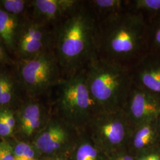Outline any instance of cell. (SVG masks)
Returning <instances> with one entry per match:
<instances>
[{"label": "cell", "instance_id": "3957f363", "mask_svg": "<svg viewBox=\"0 0 160 160\" xmlns=\"http://www.w3.org/2000/svg\"><path fill=\"white\" fill-rule=\"evenodd\" d=\"M85 73L88 90L100 112L123 110L133 86L131 69L96 57Z\"/></svg>", "mask_w": 160, "mask_h": 160}, {"label": "cell", "instance_id": "83f0119b", "mask_svg": "<svg viewBox=\"0 0 160 160\" xmlns=\"http://www.w3.org/2000/svg\"><path fill=\"white\" fill-rule=\"evenodd\" d=\"M157 131H158V134L160 137V114L157 119Z\"/></svg>", "mask_w": 160, "mask_h": 160}, {"label": "cell", "instance_id": "9c48e42d", "mask_svg": "<svg viewBox=\"0 0 160 160\" xmlns=\"http://www.w3.org/2000/svg\"><path fill=\"white\" fill-rule=\"evenodd\" d=\"M80 132L61 118L49 119L36 138V148L44 154H52L61 148L74 133Z\"/></svg>", "mask_w": 160, "mask_h": 160}, {"label": "cell", "instance_id": "cb8c5ba5", "mask_svg": "<svg viewBox=\"0 0 160 160\" xmlns=\"http://www.w3.org/2000/svg\"><path fill=\"white\" fill-rule=\"evenodd\" d=\"M6 50V47L0 40V64L8 63L10 61Z\"/></svg>", "mask_w": 160, "mask_h": 160}, {"label": "cell", "instance_id": "5b68a950", "mask_svg": "<svg viewBox=\"0 0 160 160\" xmlns=\"http://www.w3.org/2000/svg\"><path fill=\"white\" fill-rule=\"evenodd\" d=\"M133 129L124 110H120L98 113L84 131L109 158L125 153Z\"/></svg>", "mask_w": 160, "mask_h": 160}, {"label": "cell", "instance_id": "d4e9b609", "mask_svg": "<svg viewBox=\"0 0 160 160\" xmlns=\"http://www.w3.org/2000/svg\"><path fill=\"white\" fill-rule=\"evenodd\" d=\"M108 160H136L135 158L129 154L125 153L122 154L118 155L111 158H109Z\"/></svg>", "mask_w": 160, "mask_h": 160}, {"label": "cell", "instance_id": "7c38bea8", "mask_svg": "<svg viewBox=\"0 0 160 160\" xmlns=\"http://www.w3.org/2000/svg\"><path fill=\"white\" fill-rule=\"evenodd\" d=\"M43 110L38 102H30L23 106L18 116L20 131L27 137L31 136L42 125Z\"/></svg>", "mask_w": 160, "mask_h": 160}, {"label": "cell", "instance_id": "7a4b0ae2", "mask_svg": "<svg viewBox=\"0 0 160 160\" xmlns=\"http://www.w3.org/2000/svg\"><path fill=\"white\" fill-rule=\"evenodd\" d=\"M97 19L82 0L68 16L54 28L53 51L63 78L86 69L96 57L95 34Z\"/></svg>", "mask_w": 160, "mask_h": 160}, {"label": "cell", "instance_id": "ac0fdd59", "mask_svg": "<svg viewBox=\"0 0 160 160\" xmlns=\"http://www.w3.org/2000/svg\"><path fill=\"white\" fill-rule=\"evenodd\" d=\"M128 8L142 14L147 20L160 14V0H128Z\"/></svg>", "mask_w": 160, "mask_h": 160}, {"label": "cell", "instance_id": "277c9868", "mask_svg": "<svg viewBox=\"0 0 160 160\" xmlns=\"http://www.w3.org/2000/svg\"><path fill=\"white\" fill-rule=\"evenodd\" d=\"M61 118L80 131L100 112L88 88L85 70L63 78L55 87Z\"/></svg>", "mask_w": 160, "mask_h": 160}, {"label": "cell", "instance_id": "52a82bcc", "mask_svg": "<svg viewBox=\"0 0 160 160\" xmlns=\"http://www.w3.org/2000/svg\"><path fill=\"white\" fill-rule=\"evenodd\" d=\"M54 29L33 18L22 22L17 35L15 53L20 59L35 57L53 50Z\"/></svg>", "mask_w": 160, "mask_h": 160}, {"label": "cell", "instance_id": "8992f818", "mask_svg": "<svg viewBox=\"0 0 160 160\" xmlns=\"http://www.w3.org/2000/svg\"><path fill=\"white\" fill-rule=\"evenodd\" d=\"M18 73L23 88L34 96L49 94L63 78L53 50L21 59Z\"/></svg>", "mask_w": 160, "mask_h": 160}, {"label": "cell", "instance_id": "4fadbf2b", "mask_svg": "<svg viewBox=\"0 0 160 160\" xmlns=\"http://www.w3.org/2000/svg\"><path fill=\"white\" fill-rule=\"evenodd\" d=\"M21 24L19 17L6 12L0 7V40L7 51L15 53L17 35Z\"/></svg>", "mask_w": 160, "mask_h": 160}, {"label": "cell", "instance_id": "8fae6325", "mask_svg": "<svg viewBox=\"0 0 160 160\" xmlns=\"http://www.w3.org/2000/svg\"><path fill=\"white\" fill-rule=\"evenodd\" d=\"M82 0H35L34 18L53 29L79 6Z\"/></svg>", "mask_w": 160, "mask_h": 160}, {"label": "cell", "instance_id": "5bb4252c", "mask_svg": "<svg viewBox=\"0 0 160 160\" xmlns=\"http://www.w3.org/2000/svg\"><path fill=\"white\" fill-rule=\"evenodd\" d=\"M160 139L157 120L133 129L130 145L137 152H142L155 145Z\"/></svg>", "mask_w": 160, "mask_h": 160}, {"label": "cell", "instance_id": "7402d4cb", "mask_svg": "<svg viewBox=\"0 0 160 160\" xmlns=\"http://www.w3.org/2000/svg\"><path fill=\"white\" fill-rule=\"evenodd\" d=\"M0 160H15L14 149L7 142H0Z\"/></svg>", "mask_w": 160, "mask_h": 160}, {"label": "cell", "instance_id": "ffe728a7", "mask_svg": "<svg viewBox=\"0 0 160 160\" xmlns=\"http://www.w3.org/2000/svg\"><path fill=\"white\" fill-rule=\"evenodd\" d=\"M28 1L23 0H1L0 7L6 12L19 17L26 8Z\"/></svg>", "mask_w": 160, "mask_h": 160}, {"label": "cell", "instance_id": "9a60e30c", "mask_svg": "<svg viewBox=\"0 0 160 160\" xmlns=\"http://www.w3.org/2000/svg\"><path fill=\"white\" fill-rule=\"evenodd\" d=\"M97 21L128 9V0H87Z\"/></svg>", "mask_w": 160, "mask_h": 160}, {"label": "cell", "instance_id": "603a6c76", "mask_svg": "<svg viewBox=\"0 0 160 160\" xmlns=\"http://www.w3.org/2000/svg\"><path fill=\"white\" fill-rule=\"evenodd\" d=\"M13 129L8 126L4 116L2 108H0V137H8L12 135Z\"/></svg>", "mask_w": 160, "mask_h": 160}, {"label": "cell", "instance_id": "d6986e66", "mask_svg": "<svg viewBox=\"0 0 160 160\" xmlns=\"http://www.w3.org/2000/svg\"><path fill=\"white\" fill-rule=\"evenodd\" d=\"M147 20V52L160 56V14Z\"/></svg>", "mask_w": 160, "mask_h": 160}, {"label": "cell", "instance_id": "6da1fadb", "mask_svg": "<svg viewBox=\"0 0 160 160\" xmlns=\"http://www.w3.org/2000/svg\"><path fill=\"white\" fill-rule=\"evenodd\" d=\"M147 27L142 14L128 8L97 21L96 57L131 68L147 52Z\"/></svg>", "mask_w": 160, "mask_h": 160}, {"label": "cell", "instance_id": "ba28073f", "mask_svg": "<svg viewBox=\"0 0 160 160\" xmlns=\"http://www.w3.org/2000/svg\"><path fill=\"white\" fill-rule=\"evenodd\" d=\"M123 110L133 128L155 122L160 114V97L133 84Z\"/></svg>", "mask_w": 160, "mask_h": 160}, {"label": "cell", "instance_id": "e0dca14e", "mask_svg": "<svg viewBox=\"0 0 160 160\" xmlns=\"http://www.w3.org/2000/svg\"><path fill=\"white\" fill-rule=\"evenodd\" d=\"M16 82L9 74L0 72V108H7L14 99Z\"/></svg>", "mask_w": 160, "mask_h": 160}, {"label": "cell", "instance_id": "f1b7e54d", "mask_svg": "<svg viewBox=\"0 0 160 160\" xmlns=\"http://www.w3.org/2000/svg\"><path fill=\"white\" fill-rule=\"evenodd\" d=\"M63 160L62 159H61V158H55V159H53V160Z\"/></svg>", "mask_w": 160, "mask_h": 160}, {"label": "cell", "instance_id": "44dd1931", "mask_svg": "<svg viewBox=\"0 0 160 160\" xmlns=\"http://www.w3.org/2000/svg\"><path fill=\"white\" fill-rule=\"evenodd\" d=\"M15 160H36L33 148L25 142H18L14 149Z\"/></svg>", "mask_w": 160, "mask_h": 160}, {"label": "cell", "instance_id": "2e32d148", "mask_svg": "<svg viewBox=\"0 0 160 160\" xmlns=\"http://www.w3.org/2000/svg\"><path fill=\"white\" fill-rule=\"evenodd\" d=\"M78 141L74 160H108L84 131L80 132Z\"/></svg>", "mask_w": 160, "mask_h": 160}, {"label": "cell", "instance_id": "30bf717a", "mask_svg": "<svg viewBox=\"0 0 160 160\" xmlns=\"http://www.w3.org/2000/svg\"><path fill=\"white\" fill-rule=\"evenodd\" d=\"M133 84L160 97V56L147 52L131 68Z\"/></svg>", "mask_w": 160, "mask_h": 160}, {"label": "cell", "instance_id": "484cf974", "mask_svg": "<svg viewBox=\"0 0 160 160\" xmlns=\"http://www.w3.org/2000/svg\"><path fill=\"white\" fill-rule=\"evenodd\" d=\"M151 160H160V152H151Z\"/></svg>", "mask_w": 160, "mask_h": 160}, {"label": "cell", "instance_id": "4316f807", "mask_svg": "<svg viewBox=\"0 0 160 160\" xmlns=\"http://www.w3.org/2000/svg\"><path fill=\"white\" fill-rule=\"evenodd\" d=\"M138 160H151V153L141 156Z\"/></svg>", "mask_w": 160, "mask_h": 160}, {"label": "cell", "instance_id": "f546056e", "mask_svg": "<svg viewBox=\"0 0 160 160\" xmlns=\"http://www.w3.org/2000/svg\"></svg>", "mask_w": 160, "mask_h": 160}]
</instances>
